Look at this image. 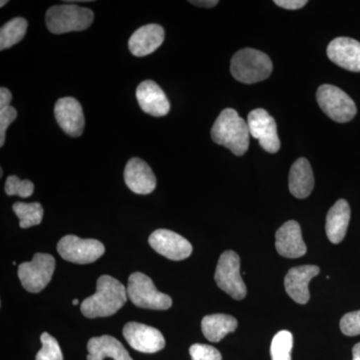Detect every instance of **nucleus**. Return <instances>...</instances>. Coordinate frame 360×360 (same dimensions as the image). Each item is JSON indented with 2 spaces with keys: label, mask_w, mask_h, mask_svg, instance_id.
I'll list each match as a JSON object with an SVG mask.
<instances>
[{
  "label": "nucleus",
  "mask_w": 360,
  "mask_h": 360,
  "mask_svg": "<svg viewBox=\"0 0 360 360\" xmlns=\"http://www.w3.org/2000/svg\"><path fill=\"white\" fill-rule=\"evenodd\" d=\"M127 298V288L120 281L103 276L97 279L96 292L82 302L80 309L87 319L108 317L122 309Z\"/></svg>",
  "instance_id": "f257e3e1"
},
{
  "label": "nucleus",
  "mask_w": 360,
  "mask_h": 360,
  "mask_svg": "<svg viewBox=\"0 0 360 360\" xmlns=\"http://www.w3.org/2000/svg\"><path fill=\"white\" fill-rule=\"evenodd\" d=\"M250 137L248 122L232 108L222 110L212 129V141L238 156L243 155L248 151Z\"/></svg>",
  "instance_id": "f03ea898"
},
{
  "label": "nucleus",
  "mask_w": 360,
  "mask_h": 360,
  "mask_svg": "<svg viewBox=\"0 0 360 360\" xmlns=\"http://www.w3.org/2000/svg\"><path fill=\"white\" fill-rule=\"evenodd\" d=\"M232 77L239 82L253 84L264 82L272 72V63L269 56L257 49H241L231 59Z\"/></svg>",
  "instance_id": "7ed1b4c3"
},
{
  "label": "nucleus",
  "mask_w": 360,
  "mask_h": 360,
  "mask_svg": "<svg viewBox=\"0 0 360 360\" xmlns=\"http://www.w3.org/2000/svg\"><path fill=\"white\" fill-rule=\"evenodd\" d=\"M94 20L92 11L70 4L52 6L45 15L47 28L53 34L82 32L92 25Z\"/></svg>",
  "instance_id": "20e7f679"
},
{
  "label": "nucleus",
  "mask_w": 360,
  "mask_h": 360,
  "mask_svg": "<svg viewBox=\"0 0 360 360\" xmlns=\"http://www.w3.org/2000/svg\"><path fill=\"white\" fill-rule=\"evenodd\" d=\"M127 291L131 302L141 309L167 310L172 307V297L156 290L153 279L141 272L129 276Z\"/></svg>",
  "instance_id": "39448f33"
},
{
  "label": "nucleus",
  "mask_w": 360,
  "mask_h": 360,
  "mask_svg": "<svg viewBox=\"0 0 360 360\" xmlns=\"http://www.w3.org/2000/svg\"><path fill=\"white\" fill-rule=\"evenodd\" d=\"M316 99L321 110L336 122H350L356 115L354 101L335 85H321L317 89Z\"/></svg>",
  "instance_id": "423d86ee"
},
{
  "label": "nucleus",
  "mask_w": 360,
  "mask_h": 360,
  "mask_svg": "<svg viewBox=\"0 0 360 360\" xmlns=\"http://www.w3.org/2000/svg\"><path fill=\"white\" fill-rule=\"evenodd\" d=\"M214 279L220 290L234 300H243L248 295L245 283L240 274V258L234 251H224L220 255Z\"/></svg>",
  "instance_id": "0eeeda50"
},
{
  "label": "nucleus",
  "mask_w": 360,
  "mask_h": 360,
  "mask_svg": "<svg viewBox=\"0 0 360 360\" xmlns=\"http://www.w3.org/2000/svg\"><path fill=\"white\" fill-rule=\"evenodd\" d=\"M56 269V259L47 253H35L32 262L18 267V277L26 290L39 293L51 283Z\"/></svg>",
  "instance_id": "6e6552de"
},
{
  "label": "nucleus",
  "mask_w": 360,
  "mask_h": 360,
  "mask_svg": "<svg viewBox=\"0 0 360 360\" xmlns=\"http://www.w3.org/2000/svg\"><path fill=\"white\" fill-rule=\"evenodd\" d=\"M58 251L66 262L89 264L103 257L105 248L96 239H82L77 236H65L59 240Z\"/></svg>",
  "instance_id": "1a4fd4ad"
},
{
  "label": "nucleus",
  "mask_w": 360,
  "mask_h": 360,
  "mask_svg": "<svg viewBox=\"0 0 360 360\" xmlns=\"http://www.w3.org/2000/svg\"><path fill=\"white\" fill-rule=\"evenodd\" d=\"M248 124L251 136L257 139L265 151L276 153L279 150L281 141L277 134L276 122L266 110L257 108L251 111L248 115Z\"/></svg>",
  "instance_id": "9d476101"
},
{
  "label": "nucleus",
  "mask_w": 360,
  "mask_h": 360,
  "mask_svg": "<svg viewBox=\"0 0 360 360\" xmlns=\"http://www.w3.org/2000/svg\"><path fill=\"white\" fill-rule=\"evenodd\" d=\"M151 248L168 259L179 262L191 257L193 245L184 236L167 229H158L148 238Z\"/></svg>",
  "instance_id": "9b49d317"
},
{
  "label": "nucleus",
  "mask_w": 360,
  "mask_h": 360,
  "mask_svg": "<svg viewBox=\"0 0 360 360\" xmlns=\"http://www.w3.org/2000/svg\"><path fill=\"white\" fill-rule=\"evenodd\" d=\"M123 336L130 347L143 354H155L165 347V338L158 329L139 322L125 324Z\"/></svg>",
  "instance_id": "f8f14e48"
},
{
  "label": "nucleus",
  "mask_w": 360,
  "mask_h": 360,
  "mask_svg": "<svg viewBox=\"0 0 360 360\" xmlns=\"http://www.w3.org/2000/svg\"><path fill=\"white\" fill-rule=\"evenodd\" d=\"M54 115L59 127L66 134L78 137L84 132V110L82 104L73 97L59 98L54 106Z\"/></svg>",
  "instance_id": "ddd939ff"
},
{
  "label": "nucleus",
  "mask_w": 360,
  "mask_h": 360,
  "mask_svg": "<svg viewBox=\"0 0 360 360\" xmlns=\"http://www.w3.org/2000/svg\"><path fill=\"white\" fill-rule=\"evenodd\" d=\"M319 269L316 265H302L292 267L284 278V288L288 295L300 304L309 302V283L314 277L319 276Z\"/></svg>",
  "instance_id": "4468645a"
},
{
  "label": "nucleus",
  "mask_w": 360,
  "mask_h": 360,
  "mask_svg": "<svg viewBox=\"0 0 360 360\" xmlns=\"http://www.w3.org/2000/svg\"><path fill=\"white\" fill-rule=\"evenodd\" d=\"M276 248L281 257L288 258L302 257L307 253V245L297 221L290 220L277 229Z\"/></svg>",
  "instance_id": "2eb2a0df"
},
{
  "label": "nucleus",
  "mask_w": 360,
  "mask_h": 360,
  "mask_svg": "<svg viewBox=\"0 0 360 360\" xmlns=\"http://www.w3.org/2000/svg\"><path fill=\"white\" fill-rule=\"evenodd\" d=\"M328 58L336 65L360 72V42L349 37H338L328 46Z\"/></svg>",
  "instance_id": "dca6fc26"
},
{
  "label": "nucleus",
  "mask_w": 360,
  "mask_h": 360,
  "mask_svg": "<svg viewBox=\"0 0 360 360\" xmlns=\"http://www.w3.org/2000/svg\"><path fill=\"white\" fill-rule=\"evenodd\" d=\"M136 98L141 110L148 115L161 117L169 112L170 103L165 91L153 80H146L139 85Z\"/></svg>",
  "instance_id": "f3484780"
},
{
  "label": "nucleus",
  "mask_w": 360,
  "mask_h": 360,
  "mask_svg": "<svg viewBox=\"0 0 360 360\" xmlns=\"http://www.w3.org/2000/svg\"><path fill=\"white\" fill-rule=\"evenodd\" d=\"M124 181L132 193L149 194L155 191L156 177L153 169L141 158H134L127 162L124 169Z\"/></svg>",
  "instance_id": "a211bd4d"
},
{
  "label": "nucleus",
  "mask_w": 360,
  "mask_h": 360,
  "mask_svg": "<svg viewBox=\"0 0 360 360\" xmlns=\"http://www.w3.org/2000/svg\"><path fill=\"white\" fill-rule=\"evenodd\" d=\"M165 41V30L158 25H148L139 28L130 37V51L137 58L155 52Z\"/></svg>",
  "instance_id": "6ab92c4d"
},
{
  "label": "nucleus",
  "mask_w": 360,
  "mask_h": 360,
  "mask_svg": "<svg viewBox=\"0 0 360 360\" xmlns=\"http://www.w3.org/2000/svg\"><path fill=\"white\" fill-rule=\"evenodd\" d=\"M87 360H103L106 357L113 360H134L122 343L110 335L92 338L87 343Z\"/></svg>",
  "instance_id": "aec40b11"
},
{
  "label": "nucleus",
  "mask_w": 360,
  "mask_h": 360,
  "mask_svg": "<svg viewBox=\"0 0 360 360\" xmlns=\"http://www.w3.org/2000/svg\"><path fill=\"white\" fill-rule=\"evenodd\" d=\"M349 220L350 207L347 201H336L326 217V231L331 243L338 245L345 239Z\"/></svg>",
  "instance_id": "412c9836"
},
{
  "label": "nucleus",
  "mask_w": 360,
  "mask_h": 360,
  "mask_svg": "<svg viewBox=\"0 0 360 360\" xmlns=\"http://www.w3.org/2000/svg\"><path fill=\"white\" fill-rule=\"evenodd\" d=\"M290 191L296 198H307L314 186V176L309 161L307 158H298L293 163L290 172Z\"/></svg>",
  "instance_id": "4be33fe9"
},
{
  "label": "nucleus",
  "mask_w": 360,
  "mask_h": 360,
  "mask_svg": "<svg viewBox=\"0 0 360 360\" xmlns=\"http://www.w3.org/2000/svg\"><path fill=\"white\" fill-rule=\"evenodd\" d=\"M238 322L231 315L212 314L206 315L201 321L203 335L212 342H219L229 333H233L238 328Z\"/></svg>",
  "instance_id": "5701e85b"
},
{
  "label": "nucleus",
  "mask_w": 360,
  "mask_h": 360,
  "mask_svg": "<svg viewBox=\"0 0 360 360\" xmlns=\"http://www.w3.org/2000/svg\"><path fill=\"white\" fill-rule=\"evenodd\" d=\"M27 21L16 18L9 20L0 30V49H11L25 37L27 30Z\"/></svg>",
  "instance_id": "b1692460"
},
{
  "label": "nucleus",
  "mask_w": 360,
  "mask_h": 360,
  "mask_svg": "<svg viewBox=\"0 0 360 360\" xmlns=\"http://www.w3.org/2000/svg\"><path fill=\"white\" fill-rule=\"evenodd\" d=\"M13 210L20 219L21 229H28V227L39 225L44 219V208L39 202H15Z\"/></svg>",
  "instance_id": "393cba45"
},
{
  "label": "nucleus",
  "mask_w": 360,
  "mask_h": 360,
  "mask_svg": "<svg viewBox=\"0 0 360 360\" xmlns=\"http://www.w3.org/2000/svg\"><path fill=\"white\" fill-rule=\"evenodd\" d=\"M293 336L290 331L281 330L276 333L270 347L272 360H291Z\"/></svg>",
  "instance_id": "a878e982"
},
{
  "label": "nucleus",
  "mask_w": 360,
  "mask_h": 360,
  "mask_svg": "<svg viewBox=\"0 0 360 360\" xmlns=\"http://www.w3.org/2000/svg\"><path fill=\"white\" fill-rule=\"evenodd\" d=\"M41 340L42 348L37 354L35 359L37 360H63V352L59 347L58 340L49 335V333H44L40 336Z\"/></svg>",
  "instance_id": "bb28decb"
},
{
  "label": "nucleus",
  "mask_w": 360,
  "mask_h": 360,
  "mask_svg": "<svg viewBox=\"0 0 360 360\" xmlns=\"http://www.w3.org/2000/svg\"><path fill=\"white\" fill-rule=\"evenodd\" d=\"M4 188L7 195H18L22 198H27L32 195L34 184L30 180H21L16 175H11L7 177Z\"/></svg>",
  "instance_id": "cd10ccee"
},
{
  "label": "nucleus",
  "mask_w": 360,
  "mask_h": 360,
  "mask_svg": "<svg viewBox=\"0 0 360 360\" xmlns=\"http://www.w3.org/2000/svg\"><path fill=\"white\" fill-rule=\"evenodd\" d=\"M189 354L193 360H222L221 354L219 350L207 345L196 343L191 345Z\"/></svg>",
  "instance_id": "c85d7f7f"
},
{
  "label": "nucleus",
  "mask_w": 360,
  "mask_h": 360,
  "mask_svg": "<svg viewBox=\"0 0 360 360\" xmlns=\"http://www.w3.org/2000/svg\"><path fill=\"white\" fill-rule=\"evenodd\" d=\"M340 329L343 335L355 336L360 335V310L349 312L341 319Z\"/></svg>",
  "instance_id": "c756f323"
},
{
  "label": "nucleus",
  "mask_w": 360,
  "mask_h": 360,
  "mask_svg": "<svg viewBox=\"0 0 360 360\" xmlns=\"http://www.w3.org/2000/svg\"><path fill=\"white\" fill-rule=\"evenodd\" d=\"M18 117V111L13 106H7L4 110H0V146H4L6 142V130Z\"/></svg>",
  "instance_id": "7c9ffc66"
},
{
  "label": "nucleus",
  "mask_w": 360,
  "mask_h": 360,
  "mask_svg": "<svg viewBox=\"0 0 360 360\" xmlns=\"http://www.w3.org/2000/svg\"><path fill=\"white\" fill-rule=\"evenodd\" d=\"M274 4L277 6L283 7L284 9H288V11H296V9L302 8L307 4V0H276Z\"/></svg>",
  "instance_id": "2f4dec72"
},
{
  "label": "nucleus",
  "mask_w": 360,
  "mask_h": 360,
  "mask_svg": "<svg viewBox=\"0 0 360 360\" xmlns=\"http://www.w3.org/2000/svg\"><path fill=\"white\" fill-rule=\"evenodd\" d=\"M11 101H13V94L6 87L0 89V110L11 106Z\"/></svg>",
  "instance_id": "473e14b6"
},
{
  "label": "nucleus",
  "mask_w": 360,
  "mask_h": 360,
  "mask_svg": "<svg viewBox=\"0 0 360 360\" xmlns=\"http://www.w3.org/2000/svg\"><path fill=\"white\" fill-rule=\"evenodd\" d=\"M191 4L195 6L200 7H205V8H210V7L217 6L219 4V1L217 0H205V1H189Z\"/></svg>",
  "instance_id": "72a5a7b5"
},
{
  "label": "nucleus",
  "mask_w": 360,
  "mask_h": 360,
  "mask_svg": "<svg viewBox=\"0 0 360 360\" xmlns=\"http://www.w3.org/2000/svg\"><path fill=\"white\" fill-rule=\"evenodd\" d=\"M352 355H354V359L352 360H360V342L354 345V349H352Z\"/></svg>",
  "instance_id": "f704fd0d"
},
{
  "label": "nucleus",
  "mask_w": 360,
  "mask_h": 360,
  "mask_svg": "<svg viewBox=\"0 0 360 360\" xmlns=\"http://www.w3.org/2000/svg\"><path fill=\"white\" fill-rule=\"evenodd\" d=\"M7 2H8V1H6H6H4V0H2V1L0 2V4H0V7H4V6H6Z\"/></svg>",
  "instance_id": "c9c22d12"
},
{
  "label": "nucleus",
  "mask_w": 360,
  "mask_h": 360,
  "mask_svg": "<svg viewBox=\"0 0 360 360\" xmlns=\"http://www.w3.org/2000/svg\"><path fill=\"white\" fill-rule=\"evenodd\" d=\"M72 304L73 305H77L78 304V300H73Z\"/></svg>",
  "instance_id": "e433bc0d"
}]
</instances>
